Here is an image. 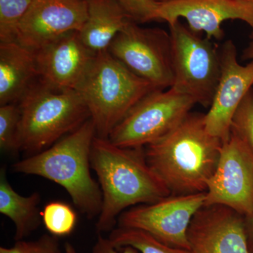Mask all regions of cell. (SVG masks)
Instances as JSON below:
<instances>
[{"label": "cell", "mask_w": 253, "mask_h": 253, "mask_svg": "<svg viewBox=\"0 0 253 253\" xmlns=\"http://www.w3.org/2000/svg\"><path fill=\"white\" fill-rule=\"evenodd\" d=\"M87 17L79 33L86 47L98 54L110 44L129 19L117 0H86Z\"/></svg>", "instance_id": "e0dca14e"}, {"label": "cell", "mask_w": 253, "mask_h": 253, "mask_svg": "<svg viewBox=\"0 0 253 253\" xmlns=\"http://www.w3.org/2000/svg\"><path fill=\"white\" fill-rule=\"evenodd\" d=\"M65 253H77V251L72 244L68 242L65 245Z\"/></svg>", "instance_id": "f1b7e54d"}, {"label": "cell", "mask_w": 253, "mask_h": 253, "mask_svg": "<svg viewBox=\"0 0 253 253\" xmlns=\"http://www.w3.org/2000/svg\"><path fill=\"white\" fill-rule=\"evenodd\" d=\"M33 0H0V42H17L20 26Z\"/></svg>", "instance_id": "ffe728a7"}, {"label": "cell", "mask_w": 253, "mask_h": 253, "mask_svg": "<svg viewBox=\"0 0 253 253\" xmlns=\"http://www.w3.org/2000/svg\"><path fill=\"white\" fill-rule=\"evenodd\" d=\"M42 219L51 235L64 236L71 234L77 224V214L69 205L61 201H53L44 206Z\"/></svg>", "instance_id": "44dd1931"}, {"label": "cell", "mask_w": 253, "mask_h": 253, "mask_svg": "<svg viewBox=\"0 0 253 253\" xmlns=\"http://www.w3.org/2000/svg\"><path fill=\"white\" fill-rule=\"evenodd\" d=\"M21 122V110L15 104L0 107V148L4 152L19 151L18 131Z\"/></svg>", "instance_id": "7402d4cb"}, {"label": "cell", "mask_w": 253, "mask_h": 253, "mask_svg": "<svg viewBox=\"0 0 253 253\" xmlns=\"http://www.w3.org/2000/svg\"><path fill=\"white\" fill-rule=\"evenodd\" d=\"M86 17V0H33L21 21L17 42L36 51L65 33L79 32Z\"/></svg>", "instance_id": "5bb4252c"}, {"label": "cell", "mask_w": 253, "mask_h": 253, "mask_svg": "<svg viewBox=\"0 0 253 253\" xmlns=\"http://www.w3.org/2000/svg\"><path fill=\"white\" fill-rule=\"evenodd\" d=\"M206 196V192L171 194L153 204L138 205L119 216L118 226L140 229L168 246L190 250L188 229Z\"/></svg>", "instance_id": "9c48e42d"}, {"label": "cell", "mask_w": 253, "mask_h": 253, "mask_svg": "<svg viewBox=\"0 0 253 253\" xmlns=\"http://www.w3.org/2000/svg\"><path fill=\"white\" fill-rule=\"evenodd\" d=\"M245 1H249V2L251 3V4H253V0H245Z\"/></svg>", "instance_id": "f546056e"}, {"label": "cell", "mask_w": 253, "mask_h": 253, "mask_svg": "<svg viewBox=\"0 0 253 253\" xmlns=\"http://www.w3.org/2000/svg\"><path fill=\"white\" fill-rule=\"evenodd\" d=\"M110 54L156 89L172 87V42L169 33L142 28L129 19L110 44Z\"/></svg>", "instance_id": "ba28073f"}, {"label": "cell", "mask_w": 253, "mask_h": 253, "mask_svg": "<svg viewBox=\"0 0 253 253\" xmlns=\"http://www.w3.org/2000/svg\"><path fill=\"white\" fill-rule=\"evenodd\" d=\"M41 196L35 192L28 196L18 194L9 184L5 167L0 172V212L9 218L15 225L14 239L21 241L41 224L39 211Z\"/></svg>", "instance_id": "ac0fdd59"}, {"label": "cell", "mask_w": 253, "mask_h": 253, "mask_svg": "<svg viewBox=\"0 0 253 253\" xmlns=\"http://www.w3.org/2000/svg\"><path fill=\"white\" fill-rule=\"evenodd\" d=\"M222 141L206 129L205 114L191 112L176 127L145 146L150 167L172 195L206 192Z\"/></svg>", "instance_id": "7a4b0ae2"}, {"label": "cell", "mask_w": 253, "mask_h": 253, "mask_svg": "<svg viewBox=\"0 0 253 253\" xmlns=\"http://www.w3.org/2000/svg\"><path fill=\"white\" fill-rule=\"evenodd\" d=\"M196 104L173 88L154 89L133 106L109 139L120 147H144L172 130Z\"/></svg>", "instance_id": "52a82bcc"}, {"label": "cell", "mask_w": 253, "mask_h": 253, "mask_svg": "<svg viewBox=\"0 0 253 253\" xmlns=\"http://www.w3.org/2000/svg\"><path fill=\"white\" fill-rule=\"evenodd\" d=\"M181 18L196 33H206V38L221 41L224 38L221 24L228 20H241L253 29V4L245 0H169L160 1L157 21L169 26Z\"/></svg>", "instance_id": "4fadbf2b"}, {"label": "cell", "mask_w": 253, "mask_h": 253, "mask_svg": "<svg viewBox=\"0 0 253 253\" xmlns=\"http://www.w3.org/2000/svg\"><path fill=\"white\" fill-rule=\"evenodd\" d=\"M121 249H123L122 251H118V249L111 244L109 239H105L102 236L99 235L91 253H139L137 250L131 246H126Z\"/></svg>", "instance_id": "484cf974"}, {"label": "cell", "mask_w": 253, "mask_h": 253, "mask_svg": "<svg viewBox=\"0 0 253 253\" xmlns=\"http://www.w3.org/2000/svg\"><path fill=\"white\" fill-rule=\"evenodd\" d=\"M0 253H63L57 236L44 234L33 241H16L11 248H0Z\"/></svg>", "instance_id": "cb8c5ba5"}, {"label": "cell", "mask_w": 253, "mask_h": 253, "mask_svg": "<svg viewBox=\"0 0 253 253\" xmlns=\"http://www.w3.org/2000/svg\"><path fill=\"white\" fill-rule=\"evenodd\" d=\"M96 136L94 123L89 118L49 149L15 163L13 170L54 181L67 191L86 217L99 216L102 193L90 172L91 146Z\"/></svg>", "instance_id": "3957f363"}, {"label": "cell", "mask_w": 253, "mask_h": 253, "mask_svg": "<svg viewBox=\"0 0 253 253\" xmlns=\"http://www.w3.org/2000/svg\"><path fill=\"white\" fill-rule=\"evenodd\" d=\"M244 217L250 253H253V211L249 215Z\"/></svg>", "instance_id": "4316f807"}, {"label": "cell", "mask_w": 253, "mask_h": 253, "mask_svg": "<svg viewBox=\"0 0 253 253\" xmlns=\"http://www.w3.org/2000/svg\"><path fill=\"white\" fill-rule=\"evenodd\" d=\"M172 42L173 84L196 104L210 107L221 74L220 51L180 21L169 26Z\"/></svg>", "instance_id": "8992f818"}, {"label": "cell", "mask_w": 253, "mask_h": 253, "mask_svg": "<svg viewBox=\"0 0 253 253\" xmlns=\"http://www.w3.org/2000/svg\"><path fill=\"white\" fill-rule=\"evenodd\" d=\"M18 106V147L32 155L50 147L91 117L77 90L54 87L41 79L32 84Z\"/></svg>", "instance_id": "277c9868"}, {"label": "cell", "mask_w": 253, "mask_h": 253, "mask_svg": "<svg viewBox=\"0 0 253 253\" xmlns=\"http://www.w3.org/2000/svg\"><path fill=\"white\" fill-rule=\"evenodd\" d=\"M158 1H169V0H157Z\"/></svg>", "instance_id": "4dcf8cb0"}, {"label": "cell", "mask_w": 253, "mask_h": 253, "mask_svg": "<svg viewBox=\"0 0 253 253\" xmlns=\"http://www.w3.org/2000/svg\"><path fill=\"white\" fill-rule=\"evenodd\" d=\"M90 162L102 193V207L96 224L98 232L113 229L116 218L126 210L171 195L150 167L144 147H120L109 139L96 136Z\"/></svg>", "instance_id": "6da1fadb"}, {"label": "cell", "mask_w": 253, "mask_h": 253, "mask_svg": "<svg viewBox=\"0 0 253 253\" xmlns=\"http://www.w3.org/2000/svg\"><path fill=\"white\" fill-rule=\"evenodd\" d=\"M252 42L250 44L249 47L246 49L244 54V57L246 59H251V61H253V36H252Z\"/></svg>", "instance_id": "83f0119b"}, {"label": "cell", "mask_w": 253, "mask_h": 253, "mask_svg": "<svg viewBox=\"0 0 253 253\" xmlns=\"http://www.w3.org/2000/svg\"><path fill=\"white\" fill-rule=\"evenodd\" d=\"M221 205L247 216L253 211V156L231 132L222 143L215 172L210 179L204 206Z\"/></svg>", "instance_id": "30bf717a"}, {"label": "cell", "mask_w": 253, "mask_h": 253, "mask_svg": "<svg viewBox=\"0 0 253 253\" xmlns=\"http://www.w3.org/2000/svg\"><path fill=\"white\" fill-rule=\"evenodd\" d=\"M154 89L107 50L96 54L76 90L89 109L96 136L109 139L133 106Z\"/></svg>", "instance_id": "5b68a950"}, {"label": "cell", "mask_w": 253, "mask_h": 253, "mask_svg": "<svg viewBox=\"0 0 253 253\" xmlns=\"http://www.w3.org/2000/svg\"><path fill=\"white\" fill-rule=\"evenodd\" d=\"M220 51L221 74L209 111L205 114L206 129L222 143L231 134L236 110L253 86V61L240 64L234 43L226 41Z\"/></svg>", "instance_id": "8fae6325"}, {"label": "cell", "mask_w": 253, "mask_h": 253, "mask_svg": "<svg viewBox=\"0 0 253 253\" xmlns=\"http://www.w3.org/2000/svg\"><path fill=\"white\" fill-rule=\"evenodd\" d=\"M131 21L144 23L157 21L160 1L157 0H117Z\"/></svg>", "instance_id": "d4e9b609"}, {"label": "cell", "mask_w": 253, "mask_h": 253, "mask_svg": "<svg viewBox=\"0 0 253 253\" xmlns=\"http://www.w3.org/2000/svg\"><path fill=\"white\" fill-rule=\"evenodd\" d=\"M187 238L193 253H250L244 216L221 205L203 206Z\"/></svg>", "instance_id": "7c38bea8"}, {"label": "cell", "mask_w": 253, "mask_h": 253, "mask_svg": "<svg viewBox=\"0 0 253 253\" xmlns=\"http://www.w3.org/2000/svg\"><path fill=\"white\" fill-rule=\"evenodd\" d=\"M231 132L247 146L253 156V89H250L236 110Z\"/></svg>", "instance_id": "603a6c76"}, {"label": "cell", "mask_w": 253, "mask_h": 253, "mask_svg": "<svg viewBox=\"0 0 253 253\" xmlns=\"http://www.w3.org/2000/svg\"><path fill=\"white\" fill-rule=\"evenodd\" d=\"M38 77L34 51L0 43V106L19 102Z\"/></svg>", "instance_id": "2e32d148"}, {"label": "cell", "mask_w": 253, "mask_h": 253, "mask_svg": "<svg viewBox=\"0 0 253 253\" xmlns=\"http://www.w3.org/2000/svg\"><path fill=\"white\" fill-rule=\"evenodd\" d=\"M109 239L118 249L131 246L141 253H193L190 250L168 246L149 233L134 228L118 226L111 231Z\"/></svg>", "instance_id": "d6986e66"}, {"label": "cell", "mask_w": 253, "mask_h": 253, "mask_svg": "<svg viewBox=\"0 0 253 253\" xmlns=\"http://www.w3.org/2000/svg\"><path fill=\"white\" fill-rule=\"evenodd\" d=\"M34 54L39 79L54 87L76 90L96 55L84 45L78 31L58 37Z\"/></svg>", "instance_id": "9a60e30c"}]
</instances>
